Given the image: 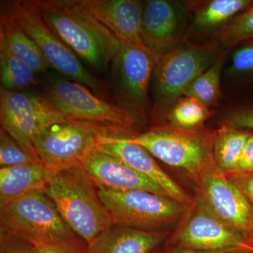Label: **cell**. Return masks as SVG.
<instances>
[{
  "mask_svg": "<svg viewBox=\"0 0 253 253\" xmlns=\"http://www.w3.org/2000/svg\"><path fill=\"white\" fill-rule=\"evenodd\" d=\"M50 29L75 54L95 68L113 61L121 42L76 0H33Z\"/></svg>",
  "mask_w": 253,
  "mask_h": 253,
  "instance_id": "1",
  "label": "cell"
},
{
  "mask_svg": "<svg viewBox=\"0 0 253 253\" xmlns=\"http://www.w3.org/2000/svg\"><path fill=\"white\" fill-rule=\"evenodd\" d=\"M45 191L63 220L88 247L114 225L99 189L83 166L55 173Z\"/></svg>",
  "mask_w": 253,
  "mask_h": 253,
  "instance_id": "2",
  "label": "cell"
},
{
  "mask_svg": "<svg viewBox=\"0 0 253 253\" xmlns=\"http://www.w3.org/2000/svg\"><path fill=\"white\" fill-rule=\"evenodd\" d=\"M0 232L37 245L88 246L63 220L45 190H36L0 205Z\"/></svg>",
  "mask_w": 253,
  "mask_h": 253,
  "instance_id": "3",
  "label": "cell"
},
{
  "mask_svg": "<svg viewBox=\"0 0 253 253\" xmlns=\"http://www.w3.org/2000/svg\"><path fill=\"white\" fill-rule=\"evenodd\" d=\"M46 96L71 121L87 123L116 135H129L137 124L135 115L129 110L98 97L76 82L53 78L48 84Z\"/></svg>",
  "mask_w": 253,
  "mask_h": 253,
  "instance_id": "4",
  "label": "cell"
},
{
  "mask_svg": "<svg viewBox=\"0 0 253 253\" xmlns=\"http://www.w3.org/2000/svg\"><path fill=\"white\" fill-rule=\"evenodd\" d=\"M214 134L166 126L127 138L168 166L182 169L196 182L206 163L214 157Z\"/></svg>",
  "mask_w": 253,
  "mask_h": 253,
  "instance_id": "5",
  "label": "cell"
},
{
  "mask_svg": "<svg viewBox=\"0 0 253 253\" xmlns=\"http://www.w3.org/2000/svg\"><path fill=\"white\" fill-rule=\"evenodd\" d=\"M217 59L212 44L176 46L160 56L154 70V114L168 116L188 86Z\"/></svg>",
  "mask_w": 253,
  "mask_h": 253,
  "instance_id": "6",
  "label": "cell"
},
{
  "mask_svg": "<svg viewBox=\"0 0 253 253\" xmlns=\"http://www.w3.org/2000/svg\"><path fill=\"white\" fill-rule=\"evenodd\" d=\"M1 11L10 15L39 46L49 66L68 79L81 83L96 94L104 86L78 59L76 54L50 29L33 0L1 3Z\"/></svg>",
  "mask_w": 253,
  "mask_h": 253,
  "instance_id": "7",
  "label": "cell"
},
{
  "mask_svg": "<svg viewBox=\"0 0 253 253\" xmlns=\"http://www.w3.org/2000/svg\"><path fill=\"white\" fill-rule=\"evenodd\" d=\"M99 193L114 225L138 230L163 231L183 220L189 211L168 196L149 191Z\"/></svg>",
  "mask_w": 253,
  "mask_h": 253,
  "instance_id": "8",
  "label": "cell"
},
{
  "mask_svg": "<svg viewBox=\"0 0 253 253\" xmlns=\"http://www.w3.org/2000/svg\"><path fill=\"white\" fill-rule=\"evenodd\" d=\"M72 121L46 96L0 89L1 128L28 149L36 151L33 141L49 126Z\"/></svg>",
  "mask_w": 253,
  "mask_h": 253,
  "instance_id": "9",
  "label": "cell"
},
{
  "mask_svg": "<svg viewBox=\"0 0 253 253\" xmlns=\"http://www.w3.org/2000/svg\"><path fill=\"white\" fill-rule=\"evenodd\" d=\"M109 131L87 123H56L37 136L33 146L41 163L55 172L81 166L96 149L99 136Z\"/></svg>",
  "mask_w": 253,
  "mask_h": 253,
  "instance_id": "10",
  "label": "cell"
},
{
  "mask_svg": "<svg viewBox=\"0 0 253 253\" xmlns=\"http://www.w3.org/2000/svg\"><path fill=\"white\" fill-rule=\"evenodd\" d=\"M197 196L211 212L249 242L253 231V208L237 186L211 158L196 181Z\"/></svg>",
  "mask_w": 253,
  "mask_h": 253,
  "instance_id": "11",
  "label": "cell"
},
{
  "mask_svg": "<svg viewBox=\"0 0 253 253\" xmlns=\"http://www.w3.org/2000/svg\"><path fill=\"white\" fill-rule=\"evenodd\" d=\"M171 242L176 249L194 251L253 249L244 236L223 222L197 196Z\"/></svg>",
  "mask_w": 253,
  "mask_h": 253,
  "instance_id": "12",
  "label": "cell"
},
{
  "mask_svg": "<svg viewBox=\"0 0 253 253\" xmlns=\"http://www.w3.org/2000/svg\"><path fill=\"white\" fill-rule=\"evenodd\" d=\"M96 149L117 158L131 169L158 184L170 199L190 211L194 199L158 166L154 156L127 136L103 133L99 136Z\"/></svg>",
  "mask_w": 253,
  "mask_h": 253,
  "instance_id": "13",
  "label": "cell"
},
{
  "mask_svg": "<svg viewBox=\"0 0 253 253\" xmlns=\"http://www.w3.org/2000/svg\"><path fill=\"white\" fill-rule=\"evenodd\" d=\"M158 59L146 46L121 42L113 60L115 83L123 101L131 107L144 106Z\"/></svg>",
  "mask_w": 253,
  "mask_h": 253,
  "instance_id": "14",
  "label": "cell"
},
{
  "mask_svg": "<svg viewBox=\"0 0 253 253\" xmlns=\"http://www.w3.org/2000/svg\"><path fill=\"white\" fill-rule=\"evenodd\" d=\"M81 166L99 189L113 192L139 190L168 196L161 186L96 148L84 158Z\"/></svg>",
  "mask_w": 253,
  "mask_h": 253,
  "instance_id": "15",
  "label": "cell"
},
{
  "mask_svg": "<svg viewBox=\"0 0 253 253\" xmlns=\"http://www.w3.org/2000/svg\"><path fill=\"white\" fill-rule=\"evenodd\" d=\"M121 42L145 46L141 38L143 4L136 0H76Z\"/></svg>",
  "mask_w": 253,
  "mask_h": 253,
  "instance_id": "16",
  "label": "cell"
},
{
  "mask_svg": "<svg viewBox=\"0 0 253 253\" xmlns=\"http://www.w3.org/2000/svg\"><path fill=\"white\" fill-rule=\"evenodd\" d=\"M181 24L180 13L172 2L150 0L143 5V43L158 57L178 46Z\"/></svg>",
  "mask_w": 253,
  "mask_h": 253,
  "instance_id": "17",
  "label": "cell"
},
{
  "mask_svg": "<svg viewBox=\"0 0 253 253\" xmlns=\"http://www.w3.org/2000/svg\"><path fill=\"white\" fill-rule=\"evenodd\" d=\"M166 236L165 231H146L113 225L89 246V253H151Z\"/></svg>",
  "mask_w": 253,
  "mask_h": 253,
  "instance_id": "18",
  "label": "cell"
},
{
  "mask_svg": "<svg viewBox=\"0 0 253 253\" xmlns=\"http://www.w3.org/2000/svg\"><path fill=\"white\" fill-rule=\"evenodd\" d=\"M55 173L42 163L0 168V205L36 190H45Z\"/></svg>",
  "mask_w": 253,
  "mask_h": 253,
  "instance_id": "19",
  "label": "cell"
},
{
  "mask_svg": "<svg viewBox=\"0 0 253 253\" xmlns=\"http://www.w3.org/2000/svg\"><path fill=\"white\" fill-rule=\"evenodd\" d=\"M0 51L9 53L28 63L35 72L44 73L49 63L35 41L16 20L1 10Z\"/></svg>",
  "mask_w": 253,
  "mask_h": 253,
  "instance_id": "20",
  "label": "cell"
},
{
  "mask_svg": "<svg viewBox=\"0 0 253 253\" xmlns=\"http://www.w3.org/2000/svg\"><path fill=\"white\" fill-rule=\"evenodd\" d=\"M250 135L231 125L223 126L215 131L213 154L218 166L226 174L236 169Z\"/></svg>",
  "mask_w": 253,
  "mask_h": 253,
  "instance_id": "21",
  "label": "cell"
},
{
  "mask_svg": "<svg viewBox=\"0 0 253 253\" xmlns=\"http://www.w3.org/2000/svg\"><path fill=\"white\" fill-rule=\"evenodd\" d=\"M223 66L224 59L220 56L188 86L183 96L194 98L209 108L217 105L221 96L220 77Z\"/></svg>",
  "mask_w": 253,
  "mask_h": 253,
  "instance_id": "22",
  "label": "cell"
},
{
  "mask_svg": "<svg viewBox=\"0 0 253 253\" xmlns=\"http://www.w3.org/2000/svg\"><path fill=\"white\" fill-rule=\"evenodd\" d=\"M212 114L206 105L192 97L182 96L167 116L170 126L186 130L201 129L205 121Z\"/></svg>",
  "mask_w": 253,
  "mask_h": 253,
  "instance_id": "23",
  "label": "cell"
},
{
  "mask_svg": "<svg viewBox=\"0 0 253 253\" xmlns=\"http://www.w3.org/2000/svg\"><path fill=\"white\" fill-rule=\"evenodd\" d=\"M36 73L23 60L0 51L1 88L21 90L37 84Z\"/></svg>",
  "mask_w": 253,
  "mask_h": 253,
  "instance_id": "24",
  "label": "cell"
},
{
  "mask_svg": "<svg viewBox=\"0 0 253 253\" xmlns=\"http://www.w3.org/2000/svg\"><path fill=\"white\" fill-rule=\"evenodd\" d=\"M253 3L251 0H212L198 10L195 24L204 29L217 27Z\"/></svg>",
  "mask_w": 253,
  "mask_h": 253,
  "instance_id": "25",
  "label": "cell"
},
{
  "mask_svg": "<svg viewBox=\"0 0 253 253\" xmlns=\"http://www.w3.org/2000/svg\"><path fill=\"white\" fill-rule=\"evenodd\" d=\"M41 163L36 151L28 149L2 128L0 129V166Z\"/></svg>",
  "mask_w": 253,
  "mask_h": 253,
  "instance_id": "26",
  "label": "cell"
},
{
  "mask_svg": "<svg viewBox=\"0 0 253 253\" xmlns=\"http://www.w3.org/2000/svg\"><path fill=\"white\" fill-rule=\"evenodd\" d=\"M219 41L223 45L231 47L239 42L253 38V3L249 9L223 28L219 35Z\"/></svg>",
  "mask_w": 253,
  "mask_h": 253,
  "instance_id": "27",
  "label": "cell"
},
{
  "mask_svg": "<svg viewBox=\"0 0 253 253\" xmlns=\"http://www.w3.org/2000/svg\"><path fill=\"white\" fill-rule=\"evenodd\" d=\"M0 253H36L35 246L18 236L0 232Z\"/></svg>",
  "mask_w": 253,
  "mask_h": 253,
  "instance_id": "28",
  "label": "cell"
},
{
  "mask_svg": "<svg viewBox=\"0 0 253 253\" xmlns=\"http://www.w3.org/2000/svg\"><path fill=\"white\" fill-rule=\"evenodd\" d=\"M231 71L248 73L253 71V41L249 45L236 50L233 55Z\"/></svg>",
  "mask_w": 253,
  "mask_h": 253,
  "instance_id": "29",
  "label": "cell"
},
{
  "mask_svg": "<svg viewBox=\"0 0 253 253\" xmlns=\"http://www.w3.org/2000/svg\"><path fill=\"white\" fill-rule=\"evenodd\" d=\"M253 208V172L226 174Z\"/></svg>",
  "mask_w": 253,
  "mask_h": 253,
  "instance_id": "30",
  "label": "cell"
},
{
  "mask_svg": "<svg viewBox=\"0 0 253 253\" xmlns=\"http://www.w3.org/2000/svg\"><path fill=\"white\" fill-rule=\"evenodd\" d=\"M248 172H253V134H251L248 139L241 159L234 172L231 173Z\"/></svg>",
  "mask_w": 253,
  "mask_h": 253,
  "instance_id": "31",
  "label": "cell"
},
{
  "mask_svg": "<svg viewBox=\"0 0 253 253\" xmlns=\"http://www.w3.org/2000/svg\"><path fill=\"white\" fill-rule=\"evenodd\" d=\"M36 253H89L88 246H73L67 245H37Z\"/></svg>",
  "mask_w": 253,
  "mask_h": 253,
  "instance_id": "32",
  "label": "cell"
},
{
  "mask_svg": "<svg viewBox=\"0 0 253 253\" xmlns=\"http://www.w3.org/2000/svg\"><path fill=\"white\" fill-rule=\"evenodd\" d=\"M231 126L238 128L253 129V110H244L233 113L230 118Z\"/></svg>",
  "mask_w": 253,
  "mask_h": 253,
  "instance_id": "33",
  "label": "cell"
},
{
  "mask_svg": "<svg viewBox=\"0 0 253 253\" xmlns=\"http://www.w3.org/2000/svg\"><path fill=\"white\" fill-rule=\"evenodd\" d=\"M171 253H253V249H234L223 251H205L188 249H176Z\"/></svg>",
  "mask_w": 253,
  "mask_h": 253,
  "instance_id": "34",
  "label": "cell"
},
{
  "mask_svg": "<svg viewBox=\"0 0 253 253\" xmlns=\"http://www.w3.org/2000/svg\"><path fill=\"white\" fill-rule=\"evenodd\" d=\"M249 243H250V244L252 245V246H253V231L252 234H251V238H250Z\"/></svg>",
  "mask_w": 253,
  "mask_h": 253,
  "instance_id": "35",
  "label": "cell"
},
{
  "mask_svg": "<svg viewBox=\"0 0 253 253\" xmlns=\"http://www.w3.org/2000/svg\"><path fill=\"white\" fill-rule=\"evenodd\" d=\"M151 253H156L154 252V251H153V252H151Z\"/></svg>",
  "mask_w": 253,
  "mask_h": 253,
  "instance_id": "36",
  "label": "cell"
}]
</instances>
